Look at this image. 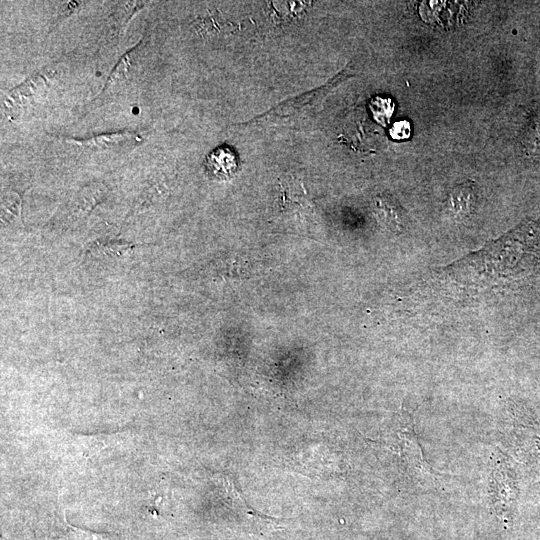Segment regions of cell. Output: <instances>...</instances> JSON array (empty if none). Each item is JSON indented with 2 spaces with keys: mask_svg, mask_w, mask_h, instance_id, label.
<instances>
[{
  "mask_svg": "<svg viewBox=\"0 0 540 540\" xmlns=\"http://www.w3.org/2000/svg\"><path fill=\"white\" fill-rule=\"evenodd\" d=\"M207 169L216 177H231L238 168V159L234 151L227 146L217 147L206 157Z\"/></svg>",
  "mask_w": 540,
  "mask_h": 540,
  "instance_id": "cell-1",
  "label": "cell"
},
{
  "mask_svg": "<svg viewBox=\"0 0 540 540\" xmlns=\"http://www.w3.org/2000/svg\"><path fill=\"white\" fill-rule=\"evenodd\" d=\"M475 204V188L472 182L455 187L447 198V210L455 217L468 216Z\"/></svg>",
  "mask_w": 540,
  "mask_h": 540,
  "instance_id": "cell-2",
  "label": "cell"
},
{
  "mask_svg": "<svg viewBox=\"0 0 540 540\" xmlns=\"http://www.w3.org/2000/svg\"><path fill=\"white\" fill-rule=\"evenodd\" d=\"M55 69H46L31 77L21 86L17 87L9 94L6 104L12 103L21 105L28 103V99L34 97L37 93L45 89L49 79L52 78Z\"/></svg>",
  "mask_w": 540,
  "mask_h": 540,
  "instance_id": "cell-3",
  "label": "cell"
},
{
  "mask_svg": "<svg viewBox=\"0 0 540 540\" xmlns=\"http://www.w3.org/2000/svg\"><path fill=\"white\" fill-rule=\"evenodd\" d=\"M375 213L378 219L391 231L402 229L403 212L400 205L388 195H378L374 199Z\"/></svg>",
  "mask_w": 540,
  "mask_h": 540,
  "instance_id": "cell-4",
  "label": "cell"
},
{
  "mask_svg": "<svg viewBox=\"0 0 540 540\" xmlns=\"http://www.w3.org/2000/svg\"><path fill=\"white\" fill-rule=\"evenodd\" d=\"M106 196V188L101 184H91L82 188L73 200V208L82 215L91 212Z\"/></svg>",
  "mask_w": 540,
  "mask_h": 540,
  "instance_id": "cell-5",
  "label": "cell"
},
{
  "mask_svg": "<svg viewBox=\"0 0 540 540\" xmlns=\"http://www.w3.org/2000/svg\"><path fill=\"white\" fill-rule=\"evenodd\" d=\"M141 244H133L125 240H98L92 247L107 256L124 257L132 253Z\"/></svg>",
  "mask_w": 540,
  "mask_h": 540,
  "instance_id": "cell-6",
  "label": "cell"
},
{
  "mask_svg": "<svg viewBox=\"0 0 540 540\" xmlns=\"http://www.w3.org/2000/svg\"><path fill=\"white\" fill-rule=\"evenodd\" d=\"M522 141L529 151L540 148V110H536L528 117L523 129Z\"/></svg>",
  "mask_w": 540,
  "mask_h": 540,
  "instance_id": "cell-7",
  "label": "cell"
},
{
  "mask_svg": "<svg viewBox=\"0 0 540 540\" xmlns=\"http://www.w3.org/2000/svg\"><path fill=\"white\" fill-rule=\"evenodd\" d=\"M20 200L17 195H5L2 199V220H11L19 215Z\"/></svg>",
  "mask_w": 540,
  "mask_h": 540,
  "instance_id": "cell-8",
  "label": "cell"
},
{
  "mask_svg": "<svg viewBox=\"0 0 540 540\" xmlns=\"http://www.w3.org/2000/svg\"><path fill=\"white\" fill-rule=\"evenodd\" d=\"M130 137L131 135L126 134V133L101 135L93 139L87 140L84 144L87 146L100 145V144L115 145L117 143L124 141L125 139H129Z\"/></svg>",
  "mask_w": 540,
  "mask_h": 540,
  "instance_id": "cell-9",
  "label": "cell"
},
{
  "mask_svg": "<svg viewBox=\"0 0 540 540\" xmlns=\"http://www.w3.org/2000/svg\"><path fill=\"white\" fill-rule=\"evenodd\" d=\"M409 134V125L406 122H398L395 123L393 128L391 129V135L394 138H406Z\"/></svg>",
  "mask_w": 540,
  "mask_h": 540,
  "instance_id": "cell-10",
  "label": "cell"
}]
</instances>
